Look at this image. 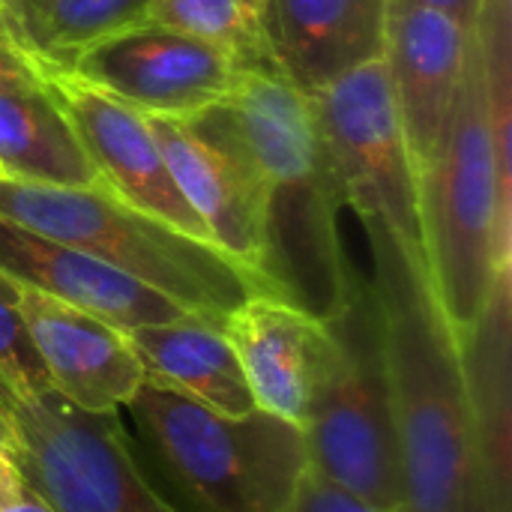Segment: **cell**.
<instances>
[{
    "label": "cell",
    "instance_id": "obj_1",
    "mask_svg": "<svg viewBox=\"0 0 512 512\" xmlns=\"http://www.w3.org/2000/svg\"><path fill=\"white\" fill-rule=\"evenodd\" d=\"M195 123L228 138L270 195L264 279L273 294L318 321L339 318L357 282L339 237L345 207L315 96L273 69H240L231 93Z\"/></svg>",
    "mask_w": 512,
    "mask_h": 512
},
{
    "label": "cell",
    "instance_id": "obj_2",
    "mask_svg": "<svg viewBox=\"0 0 512 512\" xmlns=\"http://www.w3.org/2000/svg\"><path fill=\"white\" fill-rule=\"evenodd\" d=\"M372 249L369 291L393 399L402 512H489L459 339L426 267L405 261L384 240H372Z\"/></svg>",
    "mask_w": 512,
    "mask_h": 512
},
{
    "label": "cell",
    "instance_id": "obj_3",
    "mask_svg": "<svg viewBox=\"0 0 512 512\" xmlns=\"http://www.w3.org/2000/svg\"><path fill=\"white\" fill-rule=\"evenodd\" d=\"M420 231L432 294L462 345L510 285V174L492 135L477 21L438 150L420 168Z\"/></svg>",
    "mask_w": 512,
    "mask_h": 512
},
{
    "label": "cell",
    "instance_id": "obj_4",
    "mask_svg": "<svg viewBox=\"0 0 512 512\" xmlns=\"http://www.w3.org/2000/svg\"><path fill=\"white\" fill-rule=\"evenodd\" d=\"M0 216L78 249L216 324L255 294L276 297L261 273L138 210L102 180L45 186L0 177Z\"/></svg>",
    "mask_w": 512,
    "mask_h": 512
},
{
    "label": "cell",
    "instance_id": "obj_5",
    "mask_svg": "<svg viewBox=\"0 0 512 512\" xmlns=\"http://www.w3.org/2000/svg\"><path fill=\"white\" fill-rule=\"evenodd\" d=\"M180 512H288L309 468L303 429L267 414L225 417L156 381L126 405Z\"/></svg>",
    "mask_w": 512,
    "mask_h": 512
},
{
    "label": "cell",
    "instance_id": "obj_6",
    "mask_svg": "<svg viewBox=\"0 0 512 512\" xmlns=\"http://www.w3.org/2000/svg\"><path fill=\"white\" fill-rule=\"evenodd\" d=\"M333 360L303 426L309 468L381 510H405L390 381L372 291L357 282L348 309L327 321Z\"/></svg>",
    "mask_w": 512,
    "mask_h": 512
},
{
    "label": "cell",
    "instance_id": "obj_7",
    "mask_svg": "<svg viewBox=\"0 0 512 512\" xmlns=\"http://www.w3.org/2000/svg\"><path fill=\"white\" fill-rule=\"evenodd\" d=\"M9 459L54 512H180L147 477L120 411L87 414L51 387L21 393L0 381Z\"/></svg>",
    "mask_w": 512,
    "mask_h": 512
},
{
    "label": "cell",
    "instance_id": "obj_8",
    "mask_svg": "<svg viewBox=\"0 0 512 512\" xmlns=\"http://www.w3.org/2000/svg\"><path fill=\"white\" fill-rule=\"evenodd\" d=\"M312 96L345 207L366 225L369 240H384L405 261L426 267L420 171L384 60L366 63Z\"/></svg>",
    "mask_w": 512,
    "mask_h": 512
},
{
    "label": "cell",
    "instance_id": "obj_9",
    "mask_svg": "<svg viewBox=\"0 0 512 512\" xmlns=\"http://www.w3.org/2000/svg\"><path fill=\"white\" fill-rule=\"evenodd\" d=\"M69 69L144 117L192 120L231 93L243 66L204 39L141 21L87 48Z\"/></svg>",
    "mask_w": 512,
    "mask_h": 512
},
{
    "label": "cell",
    "instance_id": "obj_10",
    "mask_svg": "<svg viewBox=\"0 0 512 512\" xmlns=\"http://www.w3.org/2000/svg\"><path fill=\"white\" fill-rule=\"evenodd\" d=\"M42 75L51 96L66 111L99 180L138 210L210 243L201 219L192 213L168 171L150 117L129 108L108 90L84 81L72 69L42 66Z\"/></svg>",
    "mask_w": 512,
    "mask_h": 512
},
{
    "label": "cell",
    "instance_id": "obj_11",
    "mask_svg": "<svg viewBox=\"0 0 512 512\" xmlns=\"http://www.w3.org/2000/svg\"><path fill=\"white\" fill-rule=\"evenodd\" d=\"M150 126L210 243L261 273L270 246V195L252 162L228 138L195 120L150 117Z\"/></svg>",
    "mask_w": 512,
    "mask_h": 512
},
{
    "label": "cell",
    "instance_id": "obj_12",
    "mask_svg": "<svg viewBox=\"0 0 512 512\" xmlns=\"http://www.w3.org/2000/svg\"><path fill=\"white\" fill-rule=\"evenodd\" d=\"M24 333L48 387L87 414L126 408L144 384V366L129 333L66 300L15 285Z\"/></svg>",
    "mask_w": 512,
    "mask_h": 512
},
{
    "label": "cell",
    "instance_id": "obj_13",
    "mask_svg": "<svg viewBox=\"0 0 512 512\" xmlns=\"http://www.w3.org/2000/svg\"><path fill=\"white\" fill-rule=\"evenodd\" d=\"M222 333L240 360L255 408L303 429L333 360L327 321L279 297L255 294L222 321Z\"/></svg>",
    "mask_w": 512,
    "mask_h": 512
},
{
    "label": "cell",
    "instance_id": "obj_14",
    "mask_svg": "<svg viewBox=\"0 0 512 512\" xmlns=\"http://www.w3.org/2000/svg\"><path fill=\"white\" fill-rule=\"evenodd\" d=\"M468 36L471 30L441 9L390 0L381 60L417 171L438 150L462 81Z\"/></svg>",
    "mask_w": 512,
    "mask_h": 512
},
{
    "label": "cell",
    "instance_id": "obj_15",
    "mask_svg": "<svg viewBox=\"0 0 512 512\" xmlns=\"http://www.w3.org/2000/svg\"><path fill=\"white\" fill-rule=\"evenodd\" d=\"M390 0H267L270 66L306 93L384 57Z\"/></svg>",
    "mask_w": 512,
    "mask_h": 512
},
{
    "label": "cell",
    "instance_id": "obj_16",
    "mask_svg": "<svg viewBox=\"0 0 512 512\" xmlns=\"http://www.w3.org/2000/svg\"><path fill=\"white\" fill-rule=\"evenodd\" d=\"M0 273L15 282L66 300L120 330L177 321L186 312L138 279L0 216Z\"/></svg>",
    "mask_w": 512,
    "mask_h": 512
},
{
    "label": "cell",
    "instance_id": "obj_17",
    "mask_svg": "<svg viewBox=\"0 0 512 512\" xmlns=\"http://www.w3.org/2000/svg\"><path fill=\"white\" fill-rule=\"evenodd\" d=\"M126 333L147 381L177 390L225 417H246L255 411V399L222 324L201 315H183Z\"/></svg>",
    "mask_w": 512,
    "mask_h": 512
},
{
    "label": "cell",
    "instance_id": "obj_18",
    "mask_svg": "<svg viewBox=\"0 0 512 512\" xmlns=\"http://www.w3.org/2000/svg\"><path fill=\"white\" fill-rule=\"evenodd\" d=\"M474 408L489 512H510V285L459 345Z\"/></svg>",
    "mask_w": 512,
    "mask_h": 512
},
{
    "label": "cell",
    "instance_id": "obj_19",
    "mask_svg": "<svg viewBox=\"0 0 512 512\" xmlns=\"http://www.w3.org/2000/svg\"><path fill=\"white\" fill-rule=\"evenodd\" d=\"M0 177L45 186H84L99 180L48 87L0 93Z\"/></svg>",
    "mask_w": 512,
    "mask_h": 512
},
{
    "label": "cell",
    "instance_id": "obj_20",
    "mask_svg": "<svg viewBox=\"0 0 512 512\" xmlns=\"http://www.w3.org/2000/svg\"><path fill=\"white\" fill-rule=\"evenodd\" d=\"M147 15L150 0H9V33L39 66L69 69L78 54Z\"/></svg>",
    "mask_w": 512,
    "mask_h": 512
},
{
    "label": "cell",
    "instance_id": "obj_21",
    "mask_svg": "<svg viewBox=\"0 0 512 512\" xmlns=\"http://www.w3.org/2000/svg\"><path fill=\"white\" fill-rule=\"evenodd\" d=\"M264 3L267 0H150L147 21L204 39L231 54L243 69H273L264 42Z\"/></svg>",
    "mask_w": 512,
    "mask_h": 512
},
{
    "label": "cell",
    "instance_id": "obj_22",
    "mask_svg": "<svg viewBox=\"0 0 512 512\" xmlns=\"http://www.w3.org/2000/svg\"><path fill=\"white\" fill-rule=\"evenodd\" d=\"M0 381L21 393L48 387L45 372L36 360V351L18 315L15 282H9L3 273H0Z\"/></svg>",
    "mask_w": 512,
    "mask_h": 512
},
{
    "label": "cell",
    "instance_id": "obj_23",
    "mask_svg": "<svg viewBox=\"0 0 512 512\" xmlns=\"http://www.w3.org/2000/svg\"><path fill=\"white\" fill-rule=\"evenodd\" d=\"M288 512H390L381 510V507H372L366 501H360L357 495L345 492L342 486L330 483L327 477H321L318 471L306 468L300 483H297V492H294V501H291V510Z\"/></svg>",
    "mask_w": 512,
    "mask_h": 512
},
{
    "label": "cell",
    "instance_id": "obj_24",
    "mask_svg": "<svg viewBox=\"0 0 512 512\" xmlns=\"http://www.w3.org/2000/svg\"><path fill=\"white\" fill-rule=\"evenodd\" d=\"M45 87L42 66L12 39L0 36V93L3 90H39Z\"/></svg>",
    "mask_w": 512,
    "mask_h": 512
},
{
    "label": "cell",
    "instance_id": "obj_25",
    "mask_svg": "<svg viewBox=\"0 0 512 512\" xmlns=\"http://www.w3.org/2000/svg\"><path fill=\"white\" fill-rule=\"evenodd\" d=\"M0 512H54L18 474V468L0 456Z\"/></svg>",
    "mask_w": 512,
    "mask_h": 512
},
{
    "label": "cell",
    "instance_id": "obj_26",
    "mask_svg": "<svg viewBox=\"0 0 512 512\" xmlns=\"http://www.w3.org/2000/svg\"><path fill=\"white\" fill-rule=\"evenodd\" d=\"M405 3H420V6H432V9H441L447 15H453L462 27H474L477 15H480V6L483 0H405Z\"/></svg>",
    "mask_w": 512,
    "mask_h": 512
},
{
    "label": "cell",
    "instance_id": "obj_27",
    "mask_svg": "<svg viewBox=\"0 0 512 512\" xmlns=\"http://www.w3.org/2000/svg\"><path fill=\"white\" fill-rule=\"evenodd\" d=\"M0 36H6V39H12V33H9V0H0ZM15 42V39H12ZM18 45V42H15Z\"/></svg>",
    "mask_w": 512,
    "mask_h": 512
},
{
    "label": "cell",
    "instance_id": "obj_28",
    "mask_svg": "<svg viewBox=\"0 0 512 512\" xmlns=\"http://www.w3.org/2000/svg\"><path fill=\"white\" fill-rule=\"evenodd\" d=\"M6 450H9V423L0 411V456H6Z\"/></svg>",
    "mask_w": 512,
    "mask_h": 512
}]
</instances>
